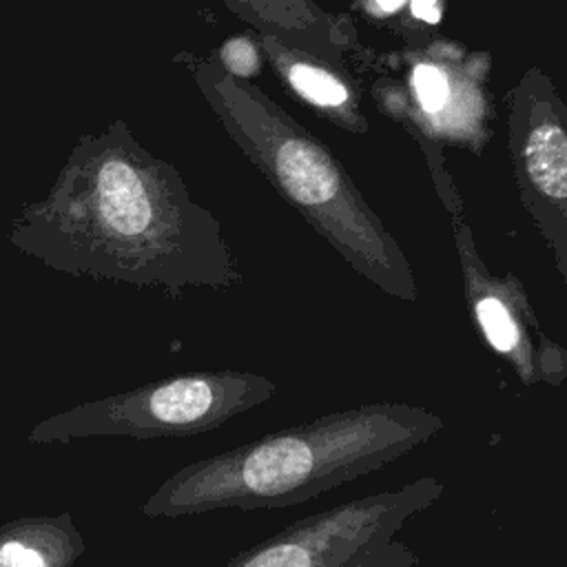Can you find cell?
I'll list each match as a JSON object with an SVG mask.
<instances>
[{"mask_svg": "<svg viewBox=\"0 0 567 567\" xmlns=\"http://www.w3.org/2000/svg\"><path fill=\"white\" fill-rule=\"evenodd\" d=\"M441 430L443 416L419 405L346 408L190 461L164 478L140 512L182 518L301 505L394 463Z\"/></svg>", "mask_w": 567, "mask_h": 567, "instance_id": "obj_1", "label": "cell"}, {"mask_svg": "<svg viewBox=\"0 0 567 567\" xmlns=\"http://www.w3.org/2000/svg\"><path fill=\"white\" fill-rule=\"evenodd\" d=\"M275 394V383L246 372L182 374L80 403L38 421L29 443H71L95 436L135 441L182 439L221 427Z\"/></svg>", "mask_w": 567, "mask_h": 567, "instance_id": "obj_2", "label": "cell"}, {"mask_svg": "<svg viewBox=\"0 0 567 567\" xmlns=\"http://www.w3.org/2000/svg\"><path fill=\"white\" fill-rule=\"evenodd\" d=\"M445 492L434 476L381 489L297 518L221 567H419L396 536Z\"/></svg>", "mask_w": 567, "mask_h": 567, "instance_id": "obj_3", "label": "cell"}, {"mask_svg": "<svg viewBox=\"0 0 567 567\" xmlns=\"http://www.w3.org/2000/svg\"><path fill=\"white\" fill-rule=\"evenodd\" d=\"M84 549V536L69 512L0 525V567H73Z\"/></svg>", "mask_w": 567, "mask_h": 567, "instance_id": "obj_4", "label": "cell"}, {"mask_svg": "<svg viewBox=\"0 0 567 567\" xmlns=\"http://www.w3.org/2000/svg\"><path fill=\"white\" fill-rule=\"evenodd\" d=\"M286 190L301 204H330L339 195V173L303 140H288L275 155Z\"/></svg>", "mask_w": 567, "mask_h": 567, "instance_id": "obj_5", "label": "cell"}, {"mask_svg": "<svg viewBox=\"0 0 567 567\" xmlns=\"http://www.w3.org/2000/svg\"><path fill=\"white\" fill-rule=\"evenodd\" d=\"M525 164L534 184L551 199L567 197V140L560 126L534 128L525 146Z\"/></svg>", "mask_w": 567, "mask_h": 567, "instance_id": "obj_6", "label": "cell"}, {"mask_svg": "<svg viewBox=\"0 0 567 567\" xmlns=\"http://www.w3.org/2000/svg\"><path fill=\"white\" fill-rule=\"evenodd\" d=\"M290 82L301 95H306L310 102L321 106H337V104H343L348 97L346 89L332 75L308 64L292 66Z\"/></svg>", "mask_w": 567, "mask_h": 567, "instance_id": "obj_7", "label": "cell"}, {"mask_svg": "<svg viewBox=\"0 0 567 567\" xmlns=\"http://www.w3.org/2000/svg\"><path fill=\"white\" fill-rule=\"evenodd\" d=\"M414 91L425 111H439L447 102V82L443 73L432 64H419L414 69Z\"/></svg>", "mask_w": 567, "mask_h": 567, "instance_id": "obj_8", "label": "cell"}, {"mask_svg": "<svg viewBox=\"0 0 567 567\" xmlns=\"http://www.w3.org/2000/svg\"><path fill=\"white\" fill-rule=\"evenodd\" d=\"M221 58L226 62V66L230 71H235L237 75H250L257 71V53L252 49V44L244 38L230 40L224 49H221Z\"/></svg>", "mask_w": 567, "mask_h": 567, "instance_id": "obj_9", "label": "cell"}, {"mask_svg": "<svg viewBox=\"0 0 567 567\" xmlns=\"http://www.w3.org/2000/svg\"><path fill=\"white\" fill-rule=\"evenodd\" d=\"M412 13L425 22H439L441 18L436 0H412Z\"/></svg>", "mask_w": 567, "mask_h": 567, "instance_id": "obj_10", "label": "cell"}, {"mask_svg": "<svg viewBox=\"0 0 567 567\" xmlns=\"http://www.w3.org/2000/svg\"><path fill=\"white\" fill-rule=\"evenodd\" d=\"M379 2V7L383 9V11H394V9H399L405 0H377Z\"/></svg>", "mask_w": 567, "mask_h": 567, "instance_id": "obj_11", "label": "cell"}]
</instances>
